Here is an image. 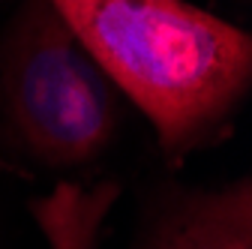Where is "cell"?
Listing matches in <instances>:
<instances>
[{"mask_svg":"<svg viewBox=\"0 0 252 249\" xmlns=\"http://www.w3.org/2000/svg\"><path fill=\"white\" fill-rule=\"evenodd\" d=\"M135 249H252V183L159 189Z\"/></svg>","mask_w":252,"mask_h":249,"instance_id":"obj_3","label":"cell"},{"mask_svg":"<svg viewBox=\"0 0 252 249\" xmlns=\"http://www.w3.org/2000/svg\"><path fill=\"white\" fill-rule=\"evenodd\" d=\"M123 102L51 0H21L0 33V126L21 156L48 171L96 162Z\"/></svg>","mask_w":252,"mask_h":249,"instance_id":"obj_2","label":"cell"},{"mask_svg":"<svg viewBox=\"0 0 252 249\" xmlns=\"http://www.w3.org/2000/svg\"><path fill=\"white\" fill-rule=\"evenodd\" d=\"M168 162L222 138L252 90V39L189 0H51Z\"/></svg>","mask_w":252,"mask_h":249,"instance_id":"obj_1","label":"cell"}]
</instances>
